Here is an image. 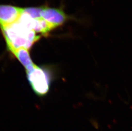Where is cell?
I'll use <instances>...</instances> for the list:
<instances>
[{
  "instance_id": "cell-1",
  "label": "cell",
  "mask_w": 132,
  "mask_h": 131,
  "mask_svg": "<svg viewBox=\"0 0 132 131\" xmlns=\"http://www.w3.org/2000/svg\"><path fill=\"white\" fill-rule=\"evenodd\" d=\"M9 51L13 54L19 49L30 50L40 38L34 30L27 29L17 21L5 28L0 29Z\"/></svg>"
},
{
  "instance_id": "cell-2",
  "label": "cell",
  "mask_w": 132,
  "mask_h": 131,
  "mask_svg": "<svg viewBox=\"0 0 132 131\" xmlns=\"http://www.w3.org/2000/svg\"><path fill=\"white\" fill-rule=\"evenodd\" d=\"M26 72L28 80L35 93L39 96H44L48 92L51 76L47 69L36 65Z\"/></svg>"
},
{
  "instance_id": "cell-3",
  "label": "cell",
  "mask_w": 132,
  "mask_h": 131,
  "mask_svg": "<svg viewBox=\"0 0 132 131\" xmlns=\"http://www.w3.org/2000/svg\"><path fill=\"white\" fill-rule=\"evenodd\" d=\"M41 17L54 30L63 25L70 20H75L85 25H89L90 23L89 19H79L67 15L62 8L49 7L47 6H43Z\"/></svg>"
},
{
  "instance_id": "cell-4",
  "label": "cell",
  "mask_w": 132,
  "mask_h": 131,
  "mask_svg": "<svg viewBox=\"0 0 132 131\" xmlns=\"http://www.w3.org/2000/svg\"><path fill=\"white\" fill-rule=\"evenodd\" d=\"M24 12V8L0 4V29L10 26L18 21Z\"/></svg>"
},
{
  "instance_id": "cell-5",
  "label": "cell",
  "mask_w": 132,
  "mask_h": 131,
  "mask_svg": "<svg viewBox=\"0 0 132 131\" xmlns=\"http://www.w3.org/2000/svg\"><path fill=\"white\" fill-rule=\"evenodd\" d=\"M13 54L24 67L26 72L31 70L36 66L30 58L29 50L19 49L14 52Z\"/></svg>"
},
{
  "instance_id": "cell-6",
  "label": "cell",
  "mask_w": 132,
  "mask_h": 131,
  "mask_svg": "<svg viewBox=\"0 0 132 131\" xmlns=\"http://www.w3.org/2000/svg\"><path fill=\"white\" fill-rule=\"evenodd\" d=\"M43 9V6L24 8L23 13L27 14L34 20H40L42 19L41 13Z\"/></svg>"
}]
</instances>
